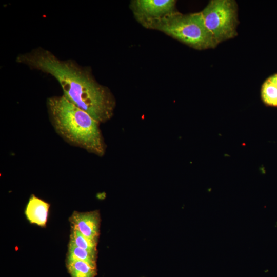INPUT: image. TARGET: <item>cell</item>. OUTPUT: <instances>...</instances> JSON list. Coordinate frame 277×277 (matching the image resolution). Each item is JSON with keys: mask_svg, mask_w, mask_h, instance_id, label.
Instances as JSON below:
<instances>
[{"mask_svg": "<svg viewBox=\"0 0 277 277\" xmlns=\"http://www.w3.org/2000/svg\"><path fill=\"white\" fill-rule=\"evenodd\" d=\"M15 61L53 77L61 85L63 95L99 123L112 117L115 97L108 87L96 81L89 67L71 59L62 60L41 47L18 54Z\"/></svg>", "mask_w": 277, "mask_h": 277, "instance_id": "1", "label": "cell"}, {"mask_svg": "<svg viewBox=\"0 0 277 277\" xmlns=\"http://www.w3.org/2000/svg\"><path fill=\"white\" fill-rule=\"evenodd\" d=\"M47 107L55 132L66 142L100 157L105 154L100 123L63 95L48 98Z\"/></svg>", "mask_w": 277, "mask_h": 277, "instance_id": "2", "label": "cell"}, {"mask_svg": "<svg viewBox=\"0 0 277 277\" xmlns=\"http://www.w3.org/2000/svg\"><path fill=\"white\" fill-rule=\"evenodd\" d=\"M141 25L161 31L195 49L214 48L219 44L205 26L200 12L184 14L176 10Z\"/></svg>", "mask_w": 277, "mask_h": 277, "instance_id": "3", "label": "cell"}, {"mask_svg": "<svg viewBox=\"0 0 277 277\" xmlns=\"http://www.w3.org/2000/svg\"><path fill=\"white\" fill-rule=\"evenodd\" d=\"M237 4L233 0H211L199 12L203 23L218 44L238 34Z\"/></svg>", "mask_w": 277, "mask_h": 277, "instance_id": "4", "label": "cell"}, {"mask_svg": "<svg viewBox=\"0 0 277 277\" xmlns=\"http://www.w3.org/2000/svg\"><path fill=\"white\" fill-rule=\"evenodd\" d=\"M175 4L174 0H134L131 2L130 7L135 19L142 24L176 11Z\"/></svg>", "mask_w": 277, "mask_h": 277, "instance_id": "5", "label": "cell"}, {"mask_svg": "<svg viewBox=\"0 0 277 277\" xmlns=\"http://www.w3.org/2000/svg\"><path fill=\"white\" fill-rule=\"evenodd\" d=\"M69 221L71 227L77 229L87 238L98 242L101 221L98 210L86 212L74 211Z\"/></svg>", "mask_w": 277, "mask_h": 277, "instance_id": "6", "label": "cell"}, {"mask_svg": "<svg viewBox=\"0 0 277 277\" xmlns=\"http://www.w3.org/2000/svg\"><path fill=\"white\" fill-rule=\"evenodd\" d=\"M49 207V203L31 195L25 211L26 218L32 224L44 227L47 223Z\"/></svg>", "mask_w": 277, "mask_h": 277, "instance_id": "7", "label": "cell"}, {"mask_svg": "<svg viewBox=\"0 0 277 277\" xmlns=\"http://www.w3.org/2000/svg\"><path fill=\"white\" fill-rule=\"evenodd\" d=\"M68 271L71 277H95L97 268L80 260L66 259Z\"/></svg>", "mask_w": 277, "mask_h": 277, "instance_id": "8", "label": "cell"}, {"mask_svg": "<svg viewBox=\"0 0 277 277\" xmlns=\"http://www.w3.org/2000/svg\"><path fill=\"white\" fill-rule=\"evenodd\" d=\"M97 258V250H87L69 243L66 259L82 261L96 267Z\"/></svg>", "mask_w": 277, "mask_h": 277, "instance_id": "9", "label": "cell"}, {"mask_svg": "<svg viewBox=\"0 0 277 277\" xmlns=\"http://www.w3.org/2000/svg\"><path fill=\"white\" fill-rule=\"evenodd\" d=\"M69 243L87 250H97V242L87 238L78 230L72 227L71 229Z\"/></svg>", "mask_w": 277, "mask_h": 277, "instance_id": "10", "label": "cell"}, {"mask_svg": "<svg viewBox=\"0 0 277 277\" xmlns=\"http://www.w3.org/2000/svg\"><path fill=\"white\" fill-rule=\"evenodd\" d=\"M261 96L266 104L277 106V86L270 77L264 82L262 86Z\"/></svg>", "mask_w": 277, "mask_h": 277, "instance_id": "11", "label": "cell"}, {"mask_svg": "<svg viewBox=\"0 0 277 277\" xmlns=\"http://www.w3.org/2000/svg\"><path fill=\"white\" fill-rule=\"evenodd\" d=\"M269 77L277 86V73Z\"/></svg>", "mask_w": 277, "mask_h": 277, "instance_id": "12", "label": "cell"}, {"mask_svg": "<svg viewBox=\"0 0 277 277\" xmlns=\"http://www.w3.org/2000/svg\"><path fill=\"white\" fill-rule=\"evenodd\" d=\"M276 225H277V222H276Z\"/></svg>", "mask_w": 277, "mask_h": 277, "instance_id": "13", "label": "cell"}]
</instances>
